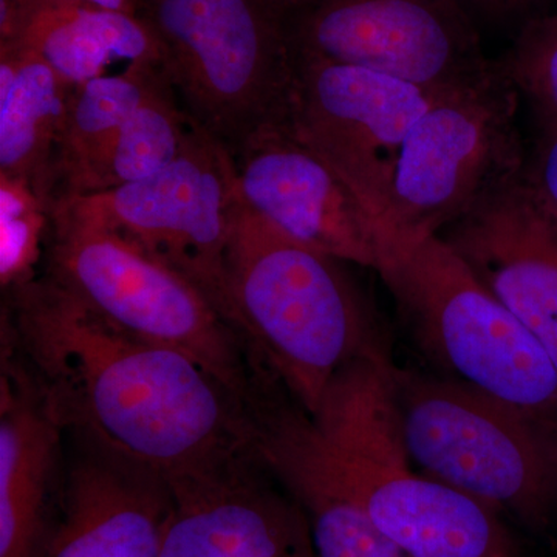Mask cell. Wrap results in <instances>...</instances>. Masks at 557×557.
I'll return each instance as SVG.
<instances>
[{
  "label": "cell",
  "instance_id": "1",
  "mask_svg": "<svg viewBox=\"0 0 557 557\" xmlns=\"http://www.w3.org/2000/svg\"><path fill=\"white\" fill-rule=\"evenodd\" d=\"M14 292L17 335L62 426L164 482L256 449L252 405L196 358L109 324L53 277Z\"/></svg>",
  "mask_w": 557,
  "mask_h": 557
},
{
  "label": "cell",
  "instance_id": "2",
  "mask_svg": "<svg viewBox=\"0 0 557 557\" xmlns=\"http://www.w3.org/2000/svg\"><path fill=\"white\" fill-rule=\"evenodd\" d=\"M392 358L370 348L336 373L313 416L278 413L341 493L410 557H528L497 509L417 472L403 438Z\"/></svg>",
  "mask_w": 557,
  "mask_h": 557
},
{
  "label": "cell",
  "instance_id": "3",
  "mask_svg": "<svg viewBox=\"0 0 557 557\" xmlns=\"http://www.w3.org/2000/svg\"><path fill=\"white\" fill-rule=\"evenodd\" d=\"M226 277L231 324L309 416L344 366L383 344L341 260L271 226L240 193Z\"/></svg>",
  "mask_w": 557,
  "mask_h": 557
},
{
  "label": "cell",
  "instance_id": "4",
  "mask_svg": "<svg viewBox=\"0 0 557 557\" xmlns=\"http://www.w3.org/2000/svg\"><path fill=\"white\" fill-rule=\"evenodd\" d=\"M375 271L442 375L557 424L555 362L440 234L384 245Z\"/></svg>",
  "mask_w": 557,
  "mask_h": 557
},
{
  "label": "cell",
  "instance_id": "5",
  "mask_svg": "<svg viewBox=\"0 0 557 557\" xmlns=\"http://www.w3.org/2000/svg\"><path fill=\"white\" fill-rule=\"evenodd\" d=\"M391 373L416 467L527 525H548L557 508V424L449 376L394 361Z\"/></svg>",
  "mask_w": 557,
  "mask_h": 557
},
{
  "label": "cell",
  "instance_id": "6",
  "mask_svg": "<svg viewBox=\"0 0 557 557\" xmlns=\"http://www.w3.org/2000/svg\"><path fill=\"white\" fill-rule=\"evenodd\" d=\"M180 108L230 149L287 119L296 57L287 22L262 0H141Z\"/></svg>",
  "mask_w": 557,
  "mask_h": 557
},
{
  "label": "cell",
  "instance_id": "7",
  "mask_svg": "<svg viewBox=\"0 0 557 557\" xmlns=\"http://www.w3.org/2000/svg\"><path fill=\"white\" fill-rule=\"evenodd\" d=\"M520 100L498 61L482 78L432 95L399 153L381 251L437 236L525 170Z\"/></svg>",
  "mask_w": 557,
  "mask_h": 557
},
{
  "label": "cell",
  "instance_id": "8",
  "mask_svg": "<svg viewBox=\"0 0 557 557\" xmlns=\"http://www.w3.org/2000/svg\"><path fill=\"white\" fill-rule=\"evenodd\" d=\"M51 277L135 338L196 358L252 403L239 330L188 277L115 231L50 207Z\"/></svg>",
  "mask_w": 557,
  "mask_h": 557
},
{
  "label": "cell",
  "instance_id": "9",
  "mask_svg": "<svg viewBox=\"0 0 557 557\" xmlns=\"http://www.w3.org/2000/svg\"><path fill=\"white\" fill-rule=\"evenodd\" d=\"M237 199L233 153L196 124L166 170L120 188L62 197L51 207L145 249L188 277L231 322L226 262Z\"/></svg>",
  "mask_w": 557,
  "mask_h": 557
},
{
  "label": "cell",
  "instance_id": "10",
  "mask_svg": "<svg viewBox=\"0 0 557 557\" xmlns=\"http://www.w3.org/2000/svg\"><path fill=\"white\" fill-rule=\"evenodd\" d=\"M287 28L300 57L372 70L431 97L482 78L494 62L457 0H324Z\"/></svg>",
  "mask_w": 557,
  "mask_h": 557
},
{
  "label": "cell",
  "instance_id": "11",
  "mask_svg": "<svg viewBox=\"0 0 557 557\" xmlns=\"http://www.w3.org/2000/svg\"><path fill=\"white\" fill-rule=\"evenodd\" d=\"M295 57L289 126L343 175L380 223L403 145L431 95L372 70Z\"/></svg>",
  "mask_w": 557,
  "mask_h": 557
},
{
  "label": "cell",
  "instance_id": "12",
  "mask_svg": "<svg viewBox=\"0 0 557 557\" xmlns=\"http://www.w3.org/2000/svg\"><path fill=\"white\" fill-rule=\"evenodd\" d=\"M233 159L242 200L271 226L341 262L379 269V219L287 119L256 132Z\"/></svg>",
  "mask_w": 557,
  "mask_h": 557
},
{
  "label": "cell",
  "instance_id": "13",
  "mask_svg": "<svg viewBox=\"0 0 557 557\" xmlns=\"http://www.w3.org/2000/svg\"><path fill=\"white\" fill-rule=\"evenodd\" d=\"M523 171L440 236L541 343L557 368V215Z\"/></svg>",
  "mask_w": 557,
  "mask_h": 557
},
{
  "label": "cell",
  "instance_id": "14",
  "mask_svg": "<svg viewBox=\"0 0 557 557\" xmlns=\"http://www.w3.org/2000/svg\"><path fill=\"white\" fill-rule=\"evenodd\" d=\"M258 449L166 480L170 511L159 557H318L298 502L255 472Z\"/></svg>",
  "mask_w": 557,
  "mask_h": 557
},
{
  "label": "cell",
  "instance_id": "15",
  "mask_svg": "<svg viewBox=\"0 0 557 557\" xmlns=\"http://www.w3.org/2000/svg\"><path fill=\"white\" fill-rule=\"evenodd\" d=\"M170 491L123 461L73 469L60 523L39 557H159Z\"/></svg>",
  "mask_w": 557,
  "mask_h": 557
},
{
  "label": "cell",
  "instance_id": "16",
  "mask_svg": "<svg viewBox=\"0 0 557 557\" xmlns=\"http://www.w3.org/2000/svg\"><path fill=\"white\" fill-rule=\"evenodd\" d=\"M0 388V557H39L64 426L20 376L3 373Z\"/></svg>",
  "mask_w": 557,
  "mask_h": 557
},
{
  "label": "cell",
  "instance_id": "17",
  "mask_svg": "<svg viewBox=\"0 0 557 557\" xmlns=\"http://www.w3.org/2000/svg\"><path fill=\"white\" fill-rule=\"evenodd\" d=\"M10 44L35 51L72 89L112 75L115 65L163 72V49L156 33L138 14L123 11L89 7L38 10Z\"/></svg>",
  "mask_w": 557,
  "mask_h": 557
},
{
  "label": "cell",
  "instance_id": "18",
  "mask_svg": "<svg viewBox=\"0 0 557 557\" xmlns=\"http://www.w3.org/2000/svg\"><path fill=\"white\" fill-rule=\"evenodd\" d=\"M72 91L35 51L0 46V177L27 183L49 208Z\"/></svg>",
  "mask_w": 557,
  "mask_h": 557
},
{
  "label": "cell",
  "instance_id": "19",
  "mask_svg": "<svg viewBox=\"0 0 557 557\" xmlns=\"http://www.w3.org/2000/svg\"><path fill=\"white\" fill-rule=\"evenodd\" d=\"M164 81L161 70L137 67L73 89L54 156L51 200L78 196L121 126Z\"/></svg>",
  "mask_w": 557,
  "mask_h": 557
},
{
  "label": "cell",
  "instance_id": "20",
  "mask_svg": "<svg viewBox=\"0 0 557 557\" xmlns=\"http://www.w3.org/2000/svg\"><path fill=\"white\" fill-rule=\"evenodd\" d=\"M194 129L196 123L164 81L121 126L78 196L120 188L166 170L182 156Z\"/></svg>",
  "mask_w": 557,
  "mask_h": 557
},
{
  "label": "cell",
  "instance_id": "21",
  "mask_svg": "<svg viewBox=\"0 0 557 557\" xmlns=\"http://www.w3.org/2000/svg\"><path fill=\"white\" fill-rule=\"evenodd\" d=\"M498 62L539 121H557V11L523 25Z\"/></svg>",
  "mask_w": 557,
  "mask_h": 557
},
{
  "label": "cell",
  "instance_id": "22",
  "mask_svg": "<svg viewBox=\"0 0 557 557\" xmlns=\"http://www.w3.org/2000/svg\"><path fill=\"white\" fill-rule=\"evenodd\" d=\"M49 207L24 182L0 177V274L3 285L28 278Z\"/></svg>",
  "mask_w": 557,
  "mask_h": 557
},
{
  "label": "cell",
  "instance_id": "23",
  "mask_svg": "<svg viewBox=\"0 0 557 557\" xmlns=\"http://www.w3.org/2000/svg\"><path fill=\"white\" fill-rule=\"evenodd\" d=\"M141 0H0V44H10L20 35L25 20L35 11L54 7H89L138 14Z\"/></svg>",
  "mask_w": 557,
  "mask_h": 557
},
{
  "label": "cell",
  "instance_id": "24",
  "mask_svg": "<svg viewBox=\"0 0 557 557\" xmlns=\"http://www.w3.org/2000/svg\"><path fill=\"white\" fill-rule=\"evenodd\" d=\"M458 5L471 17L472 22L485 28H516V33L547 13L545 0H457Z\"/></svg>",
  "mask_w": 557,
  "mask_h": 557
},
{
  "label": "cell",
  "instance_id": "25",
  "mask_svg": "<svg viewBox=\"0 0 557 557\" xmlns=\"http://www.w3.org/2000/svg\"><path fill=\"white\" fill-rule=\"evenodd\" d=\"M536 148L525 163V178L557 215V121H539Z\"/></svg>",
  "mask_w": 557,
  "mask_h": 557
},
{
  "label": "cell",
  "instance_id": "26",
  "mask_svg": "<svg viewBox=\"0 0 557 557\" xmlns=\"http://www.w3.org/2000/svg\"><path fill=\"white\" fill-rule=\"evenodd\" d=\"M274 13H277L285 22L293 20L304 11L313 9L324 0H262Z\"/></svg>",
  "mask_w": 557,
  "mask_h": 557
}]
</instances>
